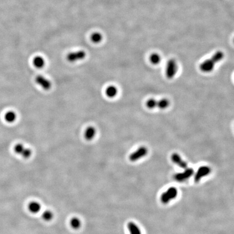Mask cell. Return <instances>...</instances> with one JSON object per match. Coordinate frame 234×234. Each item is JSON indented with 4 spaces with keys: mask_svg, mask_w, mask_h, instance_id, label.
I'll return each instance as SVG.
<instances>
[{
    "mask_svg": "<svg viewBox=\"0 0 234 234\" xmlns=\"http://www.w3.org/2000/svg\"><path fill=\"white\" fill-rule=\"evenodd\" d=\"M224 57V53L222 51H217L211 58L203 61L200 65V70L204 73H209L213 71L216 63L221 61Z\"/></svg>",
    "mask_w": 234,
    "mask_h": 234,
    "instance_id": "1",
    "label": "cell"
},
{
    "mask_svg": "<svg viewBox=\"0 0 234 234\" xmlns=\"http://www.w3.org/2000/svg\"><path fill=\"white\" fill-rule=\"evenodd\" d=\"M170 101L167 99H162L159 100H156L154 99H150L146 102V106L150 109H153L156 107L160 109H165L170 105Z\"/></svg>",
    "mask_w": 234,
    "mask_h": 234,
    "instance_id": "2",
    "label": "cell"
},
{
    "mask_svg": "<svg viewBox=\"0 0 234 234\" xmlns=\"http://www.w3.org/2000/svg\"><path fill=\"white\" fill-rule=\"evenodd\" d=\"M178 195V190L175 187H169L164 192L161 196V202L164 204H167L170 202L175 199Z\"/></svg>",
    "mask_w": 234,
    "mask_h": 234,
    "instance_id": "3",
    "label": "cell"
},
{
    "mask_svg": "<svg viewBox=\"0 0 234 234\" xmlns=\"http://www.w3.org/2000/svg\"><path fill=\"white\" fill-rule=\"evenodd\" d=\"M177 64L174 59H170L167 61L166 67V76L169 79H172L174 77L177 73Z\"/></svg>",
    "mask_w": 234,
    "mask_h": 234,
    "instance_id": "4",
    "label": "cell"
},
{
    "mask_svg": "<svg viewBox=\"0 0 234 234\" xmlns=\"http://www.w3.org/2000/svg\"><path fill=\"white\" fill-rule=\"evenodd\" d=\"M194 173V171L192 168H186L183 172L176 173L173 176L174 179L178 182H183L189 179Z\"/></svg>",
    "mask_w": 234,
    "mask_h": 234,
    "instance_id": "5",
    "label": "cell"
},
{
    "mask_svg": "<svg viewBox=\"0 0 234 234\" xmlns=\"http://www.w3.org/2000/svg\"><path fill=\"white\" fill-rule=\"evenodd\" d=\"M147 153L148 149L147 147H141L130 155L129 159L131 162H136L147 156Z\"/></svg>",
    "mask_w": 234,
    "mask_h": 234,
    "instance_id": "6",
    "label": "cell"
},
{
    "mask_svg": "<svg viewBox=\"0 0 234 234\" xmlns=\"http://www.w3.org/2000/svg\"><path fill=\"white\" fill-rule=\"evenodd\" d=\"M212 171V169L208 166H202L199 167L197 172H196L194 177V181L198 183L201 180L202 178L209 175Z\"/></svg>",
    "mask_w": 234,
    "mask_h": 234,
    "instance_id": "7",
    "label": "cell"
},
{
    "mask_svg": "<svg viewBox=\"0 0 234 234\" xmlns=\"http://www.w3.org/2000/svg\"><path fill=\"white\" fill-rule=\"evenodd\" d=\"M85 52L83 51H77L75 52L69 53L67 56V59L69 62H75V61L82 60L86 57Z\"/></svg>",
    "mask_w": 234,
    "mask_h": 234,
    "instance_id": "8",
    "label": "cell"
},
{
    "mask_svg": "<svg viewBox=\"0 0 234 234\" xmlns=\"http://www.w3.org/2000/svg\"><path fill=\"white\" fill-rule=\"evenodd\" d=\"M35 82L45 90H48L51 88L52 84L49 80L42 75H38L35 78Z\"/></svg>",
    "mask_w": 234,
    "mask_h": 234,
    "instance_id": "9",
    "label": "cell"
},
{
    "mask_svg": "<svg viewBox=\"0 0 234 234\" xmlns=\"http://www.w3.org/2000/svg\"><path fill=\"white\" fill-rule=\"evenodd\" d=\"M171 158L172 162L178 165L179 167L184 169L187 168V163L182 159L181 156L177 153H173V154L171 155Z\"/></svg>",
    "mask_w": 234,
    "mask_h": 234,
    "instance_id": "10",
    "label": "cell"
},
{
    "mask_svg": "<svg viewBox=\"0 0 234 234\" xmlns=\"http://www.w3.org/2000/svg\"><path fill=\"white\" fill-rule=\"evenodd\" d=\"M41 207L40 204L37 202H31L28 205V209L29 212L33 214H37L41 210Z\"/></svg>",
    "mask_w": 234,
    "mask_h": 234,
    "instance_id": "11",
    "label": "cell"
},
{
    "mask_svg": "<svg viewBox=\"0 0 234 234\" xmlns=\"http://www.w3.org/2000/svg\"><path fill=\"white\" fill-rule=\"evenodd\" d=\"M127 228L130 234H142L140 228L134 222H129L127 224Z\"/></svg>",
    "mask_w": 234,
    "mask_h": 234,
    "instance_id": "12",
    "label": "cell"
},
{
    "mask_svg": "<svg viewBox=\"0 0 234 234\" xmlns=\"http://www.w3.org/2000/svg\"><path fill=\"white\" fill-rule=\"evenodd\" d=\"M96 133V129L94 128L93 127L91 126L88 127L85 132V137L87 141L92 140L95 136Z\"/></svg>",
    "mask_w": 234,
    "mask_h": 234,
    "instance_id": "13",
    "label": "cell"
},
{
    "mask_svg": "<svg viewBox=\"0 0 234 234\" xmlns=\"http://www.w3.org/2000/svg\"><path fill=\"white\" fill-rule=\"evenodd\" d=\"M4 119L9 123L14 122L17 119V114L12 111H9L4 115Z\"/></svg>",
    "mask_w": 234,
    "mask_h": 234,
    "instance_id": "14",
    "label": "cell"
},
{
    "mask_svg": "<svg viewBox=\"0 0 234 234\" xmlns=\"http://www.w3.org/2000/svg\"><path fill=\"white\" fill-rule=\"evenodd\" d=\"M33 65L37 68H41L45 66V60L40 56H37L33 59Z\"/></svg>",
    "mask_w": 234,
    "mask_h": 234,
    "instance_id": "15",
    "label": "cell"
},
{
    "mask_svg": "<svg viewBox=\"0 0 234 234\" xmlns=\"http://www.w3.org/2000/svg\"><path fill=\"white\" fill-rule=\"evenodd\" d=\"M118 93V90L115 86H110L107 88L106 90V94L109 98H113L116 97Z\"/></svg>",
    "mask_w": 234,
    "mask_h": 234,
    "instance_id": "16",
    "label": "cell"
},
{
    "mask_svg": "<svg viewBox=\"0 0 234 234\" xmlns=\"http://www.w3.org/2000/svg\"><path fill=\"white\" fill-rule=\"evenodd\" d=\"M91 40L93 42L98 43L102 41V35L101 33H99V32H95L91 35Z\"/></svg>",
    "mask_w": 234,
    "mask_h": 234,
    "instance_id": "17",
    "label": "cell"
},
{
    "mask_svg": "<svg viewBox=\"0 0 234 234\" xmlns=\"http://www.w3.org/2000/svg\"><path fill=\"white\" fill-rule=\"evenodd\" d=\"M70 224H71L72 228H73L74 229H78L81 227L82 222L78 218L73 217V218H72L71 220Z\"/></svg>",
    "mask_w": 234,
    "mask_h": 234,
    "instance_id": "18",
    "label": "cell"
},
{
    "mask_svg": "<svg viewBox=\"0 0 234 234\" xmlns=\"http://www.w3.org/2000/svg\"><path fill=\"white\" fill-rule=\"evenodd\" d=\"M150 60L153 65H157L161 61V57L157 53H153L150 55Z\"/></svg>",
    "mask_w": 234,
    "mask_h": 234,
    "instance_id": "19",
    "label": "cell"
},
{
    "mask_svg": "<svg viewBox=\"0 0 234 234\" xmlns=\"http://www.w3.org/2000/svg\"><path fill=\"white\" fill-rule=\"evenodd\" d=\"M53 212L49 210L45 211L42 215V217L46 221H50L53 219Z\"/></svg>",
    "mask_w": 234,
    "mask_h": 234,
    "instance_id": "20",
    "label": "cell"
},
{
    "mask_svg": "<svg viewBox=\"0 0 234 234\" xmlns=\"http://www.w3.org/2000/svg\"><path fill=\"white\" fill-rule=\"evenodd\" d=\"M25 149V147L22 144H17L14 147V151L15 153L18 155H21V153Z\"/></svg>",
    "mask_w": 234,
    "mask_h": 234,
    "instance_id": "21",
    "label": "cell"
},
{
    "mask_svg": "<svg viewBox=\"0 0 234 234\" xmlns=\"http://www.w3.org/2000/svg\"><path fill=\"white\" fill-rule=\"evenodd\" d=\"M32 153V152L31 150L28 148H25L21 155L25 158H28L31 157Z\"/></svg>",
    "mask_w": 234,
    "mask_h": 234,
    "instance_id": "22",
    "label": "cell"
},
{
    "mask_svg": "<svg viewBox=\"0 0 234 234\" xmlns=\"http://www.w3.org/2000/svg\"></svg>",
    "mask_w": 234,
    "mask_h": 234,
    "instance_id": "23",
    "label": "cell"
}]
</instances>
